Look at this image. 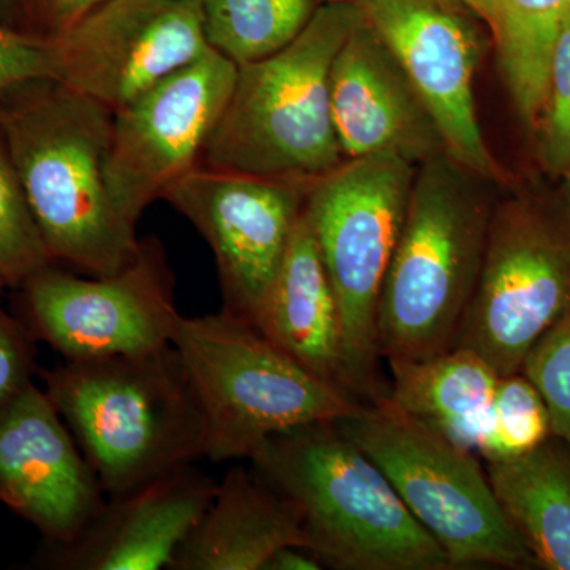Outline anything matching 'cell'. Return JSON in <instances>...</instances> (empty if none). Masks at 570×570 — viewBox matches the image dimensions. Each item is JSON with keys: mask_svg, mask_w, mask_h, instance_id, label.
I'll return each mask as SVG.
<instances>
[{"mask_svg": "<svg viewBox=\"0 0 570 570\" xmlns=\"http://www.w3.org/2000/svg\"><path fill=\"white\" fill-rule=\"evenodd\" d=\"M112 111L41 78L0 96V130L52 264L110 276L140 253L108 189Z\"/></svg>", "mask_w": 570, "mask_h": 570, "instance_id": "1", "label": "cell"}, {"mask_svg": "<svg viewBox=\"0 0 570 570\" xmlns=\"http://www.w3.org/2000/svg\"><path fill=\"white\" fill-rule=\"evenodd\" d=\"M249 460L295 505L306 549L322 568L452 570L444 550L336 420L273 434Z\"/></svg>", "mask_w": 570, "mask_h": 570, "instance_id": "2", "label": "cell"}, {"mask_svg": "<svg viewBox=\"0 0 570 570\" xmlns=\"http://www.w3.org/2000/svg\"><path fill=\"white\" fill-rule=\"evenodd\" d=\"M39 374L108 497L205 456L204 411L174 344Z\"/></svg>", "mask_w": 570, "mask_h": 570, "instance_id": "3", "label": "cell"}, {"mask_svg": "<svg viewBox=\"0 0 570 570\" xmlns=\"http://www.w3.org/2000/svg\"><path fill=\"white\" fill-rule=\"evenodd\" d=\"M362 20L348 0L318 3L284 50L238 67L202 165L311 184L346 163L333 122L330 73Z\"/></svg>", "mask_w": 570, "mask_h": 570, "instance_id": "4", "label": "cell"}, {"mask_svg": "<svg viewBox=\"0 0 570 570\" xmlns=\"http://www.w3.org/2000/svg\"><path fill=\"white\" fill-rule=\"evenodd\" d=\"M456 165L436 156L415 171L379 299L377 346L387 362L452 348L474 295L494 212Z\"/></svg>", "mask_w": 570, "mask_h": 570, "instance_id": "5", "label": "cell"}, {"mask_svg": "<svg viewBox=\"0 0 570 570\" xmlns=\"http://www.w3.org/2000/svg\"><path fill=\"white\" fill-rule=\"evenodd\" d=\"M171 344L204 411L205 456L214 463L250 459L273 434L363 406L224 311L179 317Z\"/></svg>", "mask_w": 570, "mask_h": 570, "instance_id": "6", "label": "cell"}, {"mask_svg": "<svg viewBox=\"0 0 570 570\" xmlns=\"http://www.w3.org/2000/svg\"><path fill=\"white\" fill-rule=\"evenodd\" d=\"M417 165L393 154L346 160L307 187L305 214L340 311L348 390L362 404L385 400L377 346L382 287Z\"/></svg>", "mask_w": 570, "mask_h": 570, "instance_id": "7", "label": "cell"}, {"mask_svg": "<svg viewBox=\"0 0 570 570\" xmlns=\"http://www.w3.org/2000/svg\"><path fill=\"white\" fill-rule=\"evenodd\" d=\"M337 426L376 463L452 569L538 568L499 508L478 453L387 401L363 404Z\"/></svg>", "mask_w": 570, "mask_h": 570, "instance_id": "8", "label": "cell"}, {"mask_svg": "<svg viewBox=\"0 0 570 570\" xmlns=\"http://www.w3.org/2000/svg\"><path fill=\"white\" fill-rule=\"evenodd\" d=\"M18 318L63 362L140 355L171 346L178 318L175 277L163 243L142 238L132 264L81 276L55 264L20 288Z\"/></svg>", "mask_w": 570, "mask_h": 570, "instance_id": "9", "label": "cell"}, {"mask_svg": "<svg viewBox=\"0 0 570 570\" xmlns=\"http://www.w3.org/2000/svg\"><path fill=\"white\" fill-rule=\"evenodd\" d=\"M570 309V224L527 205L491 217L474 295L453 347L482 356L499 377L520 373Z\"/></svg>", "mask_w": 570, "mask_h": 570, "instance_id": "10", "label": "cell"}, {"mask_svg": "<svg viewBox=\"0 0 570 570\" xmlns=\"http://www.w3.org/2000/svg\"><path fill=\"white\" fill-rule=\"evenodd\" d=\"M236 73L238 66L209 48L112 112L105 174L127 223L137 227L171 184L200 167Z\"/></svg>", "mask_w": 570, "mask_h": 570, "instance_id": "11", "label": "cell"}, {"mask_svg": "<svg viewBox=\"0 0 570 570\" xmlns=\"http://www.w3.org/2000/svg\"><path fill=\"white\" fill-rule=\"evenodd\" d=\"M311 184L200 167L163 195L212 247L224 313L255 325L291 246Z\"/></svg>", "mask_w": 570, "mask_h": 570, "instance_id": "12", "label": "cell"}, {"mask_svg": "<svg viewBox=\"0 0 570 570\" xmlns=\"http://www.w3.org/2000/svg\"><path fill=\"white\" fill-rule=\"evenodd\" d=\"M47 37L52 80L112 112L209 50L200 0H107Z\"/></svg>", "mask_w": 570, "mask_h": 570, "instance_id": "13", "label": "cell"}, {"mask_svg": "<svg viewBox=\"0 0 570 570\" xmlns=\"http://www.w3.org/2000/svg\"><path fill=\"white\" fill-rule=\"evenodd\" d=\"M362 11L430 112L444 148L469 174L494 178L475 110L479 43L439 0H348Z\"/></svg>", "mask_w": 570, "mask_h": 570, "instance_id": "14", "label": "cell"}, {"mask_svg": "<svg viewBox=\"0 0 570 570\" xmlns=\"http://www.w3.org/2000/svg\"><path fill=\"white\" fill-rule=\"evenodd\" d=\"M0 502L48 547L73 542L107 502L69 426L36 384L0 415Z\"/></svg>", "mask_w": 570, "mask_h": 570, "instance_id": "15", "label": "cell"}, {"mask_svg": "<svg viewBox=\"0 0 570 570\" xmlns=\"http://www.w3.org/2000/svg\"><path fill=\"white\" fill-rule=\"evenodd\" d=\"M217 483L190 466L110 497L73 542L48 547L37 564L56 570H159L216 497Z\"/></svg>", "mask_w": 570, "mask_h": 570, "instance_id": "16", "label": "cell"}, {"mask_svg": "<svg viewBox=\"0 0 570 570\" xmlns=\"http://www.w3.org/2000/svg\"><path fill=\"white\" fill-rule=\"evenodd\" d=\"M330 99L344 159L393 154L417 165L436 157L442 138L430 112L365 17L333 61Z\"/></svg>", "mask_w": 570, "mask_h": 570, "instance_id": "17", "label": "cell"}, {"mask_svg": "<svg viewBox=\"0 0 570 570\" xmlns=\"http://www.w3.org/2000/svg\"><path fill=\"white\" fill-rule=\"evenodd\" d=\"M254 326L313 376L352 396L335 292L305 209Z\"/></svg>", "mask_w": 570, "mask_h": 570, "instance_id": "18", "label": "cell"}, {"mask_svg": "<svg viewBox=\"0 0 570 570\" xmlns=\"http://www.w3.org/2000/svg\"><path fill=\"white\" fill-rule=\"evenodd\" d=\"M288 546L306 549L295 505L261 475L235 466L217 483L212 505L184 540L170 570H264Z\"/></svg>", "mask_w": 570, "mask_h": 570, "instance_id": "19", "label": "cell"}, {"mask_svg": "<svg viewBox=\"0 0 570 570\" xmlns=\"http://www.w3.org/2000/svg\"><path fill=\"white\" fill-rule=\"evenodd\" d=\"M390 406L479 453L489 430L498 374L475 352L452 347L423 360H389ZM381 403V401H379Z\"/></svg>", "mask_w": 570, "mask_h": 570, "instance_id": "20", "label": "cell"}, {"mask_svg": "<svg viewBox=\"0 0 570 570\" xmlns=\"http://www.w3.org/2000/svg\"><path fill=\"white\" fill-rule=\"evenodd\" d=\"M485 469L499 508L538 568L570 570V442L551 434L531 452Z\"/></svg>", "mask_w": 570, "mask_h": 570, "instance_id": "21", "label": "cell"}, {"mask_svg": "<svg viewBox=\"0 0 570 570\" xmlns=\"http://www.w3.org/2000/svg\"><path fill=\"white\" fill-rule=\"evenodd\" d=\"M569 7L570 0H499L493 37L523 121L538 122L546 108L551 52Z\"/></svg>", "mask_w": 570, "mask_h": 570, "instance_id": "22", "label": "cell"}, {"mask_svg": "<svg viewBox=\"0 0 570 570\" xmlns=\"http://www.w3.org/2000/svg\"><path fill=\"white\" fill-rule=\"evenodd\" d=\"M209 48L235 66L284 50L313 18L317 0H200Z\"/></svg>", "mask_w": 570, "mask_h": 570, "instance_id": "23", "label": "cell"}, {"mask_svg": "<svg viewBox=\"0 0 570 570\" xmlns=\"http://www.w3.org/2000/svg\"><path fill=\"white\" fill-rule=\"evenodd\" d=\"M551 434L550 409L530 379L521 371L499 377L479 459L485 463L517 459L539 448Z\"/></svg>", "mask_w": 570, "mask_h": 570, "instance_id": "24", "label": "cell"}, {"mask_svg": "<svg viewBox=\"0 0 570 570\" xmlns=\"http://www.w3.org/2000/svg\"><path fill=\"white\" fill-rule=\"evenodd\" d=\"M50 265V254L0 130V279L17 291Z\"/></svg>", "mask_w": 570, "mask_h": 570, "instance_id": "25", "label": "cell"}, {"mask_svg": "<svg viewBox=\"0 0 570 570\" xmlns=\"http://www.w3.org/2000/svg\"><path fill=\"white\" fill-rule=\"evenodd\" d=\"M521 373L546 400L553 434L570 442V309L534 344Z\"/></svg>", "mask_w": 570, "mask_h": 570, "instance_id": "26", "label": "cell"}, {"mask_svg": "<svg viewBox=\"0 0 570 570\" xmlns=\"http://www.w3.org/2000/svg\"><path fill=\"white\" fill-rule=\"evenodd\" d=\"M543 153L557 170L570 165V7L551 52Z\"/></svg>", "mask_w": 570, "mask_h": 570, "instance_id": "27", "label": "cell"}, {"mask_svg": "<svg viewBox=\"0 0 570 570\" xmlns=\"http://www.w3.org/2000/svg\"><path fill=\"white\" fill-rule=\"evenodd\" d=\"M33 336L20 318L0 307V415L39 373Z\"/></svg>", "mask_w": 570, "mask_h": 570, "instance_id": "28", "label": "cell"}, {"mask_svg": "<svg viewBox=\"0 0 570 570\" xmlns=\"http://www.w3.org/2000/svg\"><path fill=\"white\" fill-rule=\"evenodd\" d=\"M51 78L47 36H36L0 22V96L24 82Z\"/></svg>", "mask_w": 570, "mask_h": 570, "instance_id": "29", "label": "cell"}, {"mask_svg": "<svg viewBox=\"0 0 570 570\" xmlns=\"http://www.w3.org/2000/svg\"><path fill=\"white\" fill-rule=\"evenodd\" d=\"M107 0H45L51 32L48 36L66 31L73 22L81 20L89 11L102 6Z\"/></svg>", "mask_w": 570, "mask_h": 570, "instance_id": "30", "label": "cell"}, {"mask_svg": "<svg viewBox=\"0 0 570 570\" xmlns=\"http://www.w3.org/2000/svg\"><path fill=\"white\" fill-rule=\"evenodd\" d=\"M321 561L303 547L288 546L277 550L268 561L264 570H318Z\"/></svg>", "mask_w": 570, "mask_h": 570, "instance_id": "31", "label": "cell"}, {"mask_svg": "<svg viewBox=\"0 0 570 570\" xmlns=\"http://www.w3.org/2000/svg\"><path fill=\"white\" fill-rule=\"evenodd\" d=\"M487 22L491 32L497 31L499 20V0H460Z\"/></svg>", "mask_w": 570, "mask_h": 570, "instance_id": "32", "label": "cell"}, {"mask_svg": "<svg viewBox=\"0 0 570 570\" xmlns=\"http://www.w3.org/2000/svg\"><path fill=\"white\" fill-rule=\"evenodd\" d=\"M28 0H0V22L6 26H11L14 18L20 14V11L26 9Z\"/></svg>", "mask_w": 570, "mask_h": 570, "instance_id": "33", "label": "cell"}, {"mask_svg": "<svg viewBox=\"0 0 570 570\" xmlns=\"http://www.w3.org/2000/svg\"><path fill=\"white\" fill-rule=\"evenodd\" d=\"M3 288H6V284H3L2 279H0V295H2Z\"/></svg>", "mask_w": 570, "mask_h": 570, "instance_id": "34", "label": "cell"}, {"mask_svg": "<svg viewBox=\"0 0 570 570\" xmlns=\"http://www.w3.org/2000/svg\"><path fill=\"white\" fill-rule=\"evenodd\" d=\"M318 3H322V2H332V0H317Z\"/></svg>", "mask_w": 570, "mask_h": 570, "instance_id": "35", "label": "cell"}]
</instances>
